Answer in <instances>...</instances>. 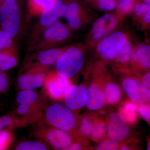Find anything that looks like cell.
<instances>
[{
    "mask_svg": "<svg viewBox=\"0 0 150 150\" xmlns=\"http://www.w3.org/2000/svg\"><path fill=\"white\" fill-rule=\"evenodd\" d=\"M88 48L86 44L81 43L68 46L55 65L56 74L69 79L77 74L83 66Z\"/></svg>",
    "mask_w": 150,
    "mask_h": 150,
    "instance_id": "6da1fadb",
    "label": "cell"
},
{
    "mask_svg": "<svg viewBox=\"0 0 150 150\" xmlns=\"http://www.w3.org/2000/svg\"><path fill=\"white\" fill-rule=\"evenodd\" d=\"M73 32L67 24L58 21L41 30L33 48L38 51L59 46L70 40Z\"/></svg>",
    "mask_w": 150,
    "mask_h": 150,
    "instance_id": "7a4b0ae2",
    "label": "cell"
},
{
    "mask_svg": "<svg viewBox=\"0 0 150 150\" xmlns=\"http://www.w3.org/2000/svg\"><path fill=\"white\" fill-rule=\"evenodd\" d=\"M40 121L69 132L74 130L76 121L74 113L64 105L56 103L45 108Z\"/></svg>",
    "mask_w": 150,
    "mask_h": 150,
    "instance_id": "3957f363",
    "label": "cell"
},
{
    "mask_svg": "<svg viewBox=\"0 0 150 150\" xmlns=\"http://www.w3.org/2000/svg\"><path fill=\"white\" fill-rule=\"evenodd\" d=\"M122 21L115 13H107L93 23L85 39L89 48H94L100 41L114 32Z\"/></svg>",
    "mask_w": 150,
    "mask_h": 150,
    "instance_id": "277c9868",
    "label": "cell"
},
{
    "mask_svg": "<svg viewBox=\"0 0 150 150\" xmlns=\"http://www.w3.org/2000/svg\"><path fill=\"white\" fill-rule=\"evenodd\" d=\"M33 132L34 137L55 149L66 150L73 143L71 135L67 131L38 121Z\"/></svg>",
    "mask_w": 150,
    "mask_h": 150,
    "instance_id": "5b68a950",
    "label": "cell"
},
{
    "mask_svg": "<svg viewBox=\"0 0 150 150\" xmlns=\"http://www.w3.org/2000/svg\"><path fill=\"white\" fill-rule=\"evenodd\" d=\"M129 36V33L123 31L112 32L95 46L97 55L105 62L113 61Z\"/></svg>",
    "mask_w": 150,
    "mask_h": 150,
    "instance_id": "8992f818",
    "label": "cell"
},
{
    "mask_svg": "<svg viewBox=\"0 0 150 150\" xmlns=\"http://www.w3.org/2000/svg\"><path fill=\"white\" fill-rule=\"evenodd\" d=\"M18 78L17 83L20 89L34 90L43 86L48 68L36 64L27 63Z\"/></svg>",
    "mask_w": 150,
    "mask_h": 150,
    "instance_id": "52a82bcc",
    "label": "cell"
},
{
    "mask_svg": "<svg viewBox=\"0 0 150 150\" xmlns=\"http://www.w3.org/2000/svg\"><path fill=\"white\" fill-rule=\"evenodd\" d=\"M0 23L2 30L12 38L16 35L20 25V13L15 1H3L0 5Z\"/></svg>",
    "mask_w": 150,
    "mask_h": 150,
    "instance_id": "ba28073f",
    "label": "cell"
},
{
    "mask_svg": "<svg viewBox=\"0 0 150 150\" xmlns=\"http://www.w3.org/2000/svg\"><path fill=\"white\" fill-rule=\"evenodd\" d=\"M64 16L67 25L73 31L82 29L93 19L92 13L88 9L75 2H71L66 5Z\"/></svg>",
    "mask_w": 150,
    "mask_h": 150,
    "instance_id": "9c48e42d",
    "label": "cell"
},
{
    "mask_svg": "<svg viewBox=\"0 0 150 150\" xmlns=\"http://www.w3.org/2000/svg\"><path fill=\"white\" fill-rule=\"evenodd\" d=\"M121 84L123 91L131 101L139 104L149 102L150 90L137 79L125 77L122 79Z\"/></svg>",
    "mask_w": 150,
    "mask_h": 150,
    "instance_id": "30bf717a",
    "label": "cell"
},
{
    "mask_svg": "<svg viewBox=\"0 0 150 150\" xmlns=\"http://www.w3.org/2000/svg\"><path fill=\"white\" fill-rule=\"evenodd\" d=\"M71 85L69 79L62 77L55 71L48 72L43 86L45 94L52 99H63L64 95Z\"/></svg>",
    "mask_w": 150,
    "mask_h": 150,
    "instance_id": "8fae6325",
    "label": "cell"
},
{
    "mask_svg": "<svg viewBox=\"0 0 150 150\" xmlns=\"http://www.w3.org/2000/svg\"><path fill=\"white\" fill-rule=\"evenodd\" d=\"M130 133L126 120L121 113L113 112L108 119L107 134L109 139L121 142L129 137Z\"/></svg>",
    "mask_w": 150,
    "mask_h": 150,
    "instance_id": "7c38bea8",
    "label": "cell"
},
{
    "mask_svg": "<svg viewBox=\"0 0 150 150\" xmlns=\"http://www.w3.org/2000/svg\"><path fill=\"white\" fill-rule=\"evenodd\" d=\"M87 98V90L84 86L71 85L65 92L63 99L65 105L74 111L86 106Z\"/></svg>",
    "mask_w": 150,
    "mask_h": 150,
    "instance_id": "4fadbf2b",
    "label": "cell"
},
{
    "mask_svg": "<svg viewBox=\"0 0 150 150\" xmlns=\"http://www.w3.org/2000/svg\"><path fill=\"white\" fill-rule=\"evenodd\" d=\"M131 67L137 71H148L150 68V47L149 43L141 42L134 45Z\"/></svg>",
    "mask_w": 150,
    "mask_h": 150,
    "instance_id": "5bb4252c",
    "label": "cell"
},
{
    "mask_svg": "<svg viewBox=\"0 0 150 150\" xmlns=\"http://www.w3.org/2000/svg\"><path fill=\"white\" fill-rule=\"evenodd\" d=\"M66 5L62 0H52V1L39 15V23L41 27L45 28L59 21L64 16Z\"/></svg>",
    "mask_w": 150,
    "mask_h": 150,
    "instance_id": "9a60e30c",
    "label": "cell"
},
{
    "mask_svg": "<svg viewBox=\"0 0 150 150\" xmlns=\"http://www.w3.org/2000/svg\"><path fill=\"white\" fill-rule=\"evenodd\" d=\"M68 46L51 48L40 50L35 55L34 63L43 67L48 68L51 66L56 65L60 56L68 47Z\"/></svg>",
    "mask_w": 150,
    "mask_h": 150,
    "instance_id": "2e32d148",
    "label": "cell"
},
{
    "mask_svg": "<svg viewBox=\"0 0 150 150\" xmlns=\"http://www.w3.org/2000/svg\"><path fill=\"white\" fill-rule=\"evenodd\" d=\"M86 107L88 110H96L102 108L106 101L103 90L96 83L92 84L87 90Z\"/></svg>",
    "mask_w": 150,
    "mask_h": 150,
    "instance_id": "e0dca14e",
    "label": "cell"
},
{
    "mask_svg": "<svg viewBox=\"0 0 150 150\" xmlns=\"http://www.w3.org/2000/svg\"><path fill=\"white\" fill-rule=\"evenodd\" d=\"M18 62L17 53L14 46L0 51V71H6L16 67Z\"/></svg>",
    "mask_w": 150,
    "mask_h": 150,
    "instance_id": "ac0fdd59",
    "label": "cell"
},
{
    "mask_svg": "<svg viewBox=\"0 0 150 150\" xmlns=\"http://www.w3.org/2000/svg\"><path fill=\"white\" fill-rule=\"evenodd\" d=\"M133 46L134 45L129 36L124 46L113 60L115 65L120 71L127 70L126 67L129 66L131 62Z\"/></svg>",
    "mask_w": 150,
    "mask_h": 150,
    "instance_id": "d6986e66",
    "label": "cell"
},
{
    "mask_svg": "<svg viewBox=\"0 0 150 150\" xmlns=\"http://www.w3.org/2000/svg\"><path fill=\"white\" fill-rule=\"evenodd\" d=\"M16 100L18 104L28 105L43 104L39 94L34 90H21L16 95Z\"/></svg>",
    "mask_w": 150,
    "mask_h": 150,
    "instance_id": "ffe728a7",
    "label": "cell"
},
{
    "mask_svg": "<svg viewBox=\"0 0 150 150\" xmlns=\"http://www.w3.org/2000/svg\"><path fill=\"white\" fill-rule=\"evenodd\" d=\"M30 123L29 119L23 116L17 118L13 115L8 114L0 117V132L6 129H13L16 127H21Z\"/></svg>",
    "mask_w": 150,
    "mask_h": 150,
    "instance_id": "44dd1931",
    "label": "cell"
},
{
    "mask_svg": "<svg viewBox=\"0 0 150 150\" xmlns=\"http://www.w3.org/2000/svg\"><path fill=\"white\" fill-rule=\"evenodd\" d=\"M103 91L107 104H116L121 99L122 96L121 89L117 84L113 82H108L105 84Z\"/></svg>",
    "mask_w": 150,
    "mask_h": 150,
    "instance_id": "7402d4cb",
    "label": "cell"
},
{
    "mask_svg": "<svg viewBox=\"0 0 150 150\" xmlns=\"http://www.w3.org/2000/svg\"><path fill=\"white\" fill-rule=\"evenodd\" d=\"M50 146L42 140L24 141L20 142L15 147L16 150H47Z\"/></svg>",
    "mask_w": 150,
    "mask_h": 150,
    "instance_id": "603a6c76",
    "label": "cell"
},
{
    "mask_svg": "<svg viewBox=\"0 0 150 150\" xmlns=\"http://www.w3.org/2000/svg\"><path fill=\"white\" fill-rule=\"evenodd\" d=\"M136 0H119L116 5L115 13L123 22L126 17L130 14L135 5Z\"/></svg>",
    "mask_w": 150,
    "mask_h": 150,
    "instance_id": "cb8c5ba5",
    "label": "cell"
},
{
    "mask_svg": "<svg viewBox=\"0 0 150 150\" xmlns=\"http://www.w3.org/2000/svg\"><path fill=\"white\" fill-rule=\"evenodd\" d=\"M52 0H30L29 13L30 16L39 15L51 4Z\"/></svg>",
    "mask_w": 150,
    "mask_h": 150,
    "instance_id": "d4e9b609",
    "label": "cell"
},
{
    "mask_svg": "<svg viewBox=\"0 0 150 150\" xmlns=\"http://www.w3.org/2000/svg\"><path fill=\"white\" fill-rule=\"evenodd\" d=\"M12 129H6L0 132V150H6L11 146L13 141Z\"/></svg>",
    "mask_w": 150,
    "mask_h": 150,
    "instance_id": "484cf974",
    "label": "cell"
},
{
    "mask_svg": "<svg viewBox=\"0 0 150 150\" xmlns=\"http://www.w3.org/2000/svg\"><path fill=\"white\" fill-rule=\"evenodd\" d=\"M92 5L98 10L110 11L116 8L115 0H90Z\"/></svg>",
    "mask_w": 150,
    "mask_h": 150,
    "instance_id": "4316f807",
    "label": "cell"
},
{
    "mask_svg": "<svg viewBox=\"0 0 150 150\" xmlns=\"http://www.w3.org/2000/svg\"><path fill=\"white\" fill-rule=\"evenodd\" d=\"M107 132L106 124L102 122H98L93 124L91 136L95 140H99L105 136Z\"/></svg>",
    "mask_w": 150,
    "mask_h": 150,
    "instance_id": "83f0119b",
    "label": "cell"
},
{
    "mask_svg": "<svg viewBox=\"0 0 150 150\" xmlns=\"http://www.w3.org/2000/svg\"><path fill=\"white\" fill-rule=\"evenodd\" d=\"M149 10H150V6L144 3H138L135 4L130 14L132 15L134 20L137 22L144 14Z\"/></svg>",
    "mask_w": 150,
    "mask_h": 150,
    "instance_id": "f1b7e54d",
    "label": "cell"
},
{
    "mask_svg": "<svg viewBox=\"0 0 150 150\" xmlns=\"http://www.w3.org/2000/svg\"><path fill=\"white\" fill-rule=\"evenodd\" d=\"M93 123L88 118H83L81 121L79 130L81 134L85 137L91 136Z\"/></svg>",
    "mask_w": 150,
    "mask_h": 150,
    "instance_id": "f546056e",
    "label": "cell"
},
{
    "mask_svg": "<svg viewBox=\"0 0 150 150\" xmlns=\"http://www.w3.org/2000/svg\"><path fill=\"white\" fill-rule=\"evenodd\" d=\"M119 149L118 142L112 140H105L97 146L96 150H116Z\"/></svg>",
    "mask_w": 150,
    "mask_h": 150,
    "instance_id": "4dcf8cb0",
    "label": "cell"
},
{
    "mask_svg": "<svg viewBox=\"0 0 150 150\" xmlns=\"http://www.w3.org/2000/svg\"><path fill=\"white\" fill-rule=\"evenodd\" d=\"M9 86V80L7 75L5 72L0 71V94L7 91Z\"/></svg>",
    "mask_w": 150,
    "mask_h": 150,
    "instance_id": "1f68e13d",
    "label": "cell"
},
{
    "mask_svg": "<svg viewBox=\"0 0 150 150\" xmlns=\"http://www.w3.org/2000/svg\"><path fill=\"white\" fill-rule=\"evenodd\" d=\"M123 112L125 114V116H123L125 119L132 121V120H134L135 118L136 115V106L135 105L131 104V103H128L126 104L124 107Z\"/></svg>",
    "mask_w": 150,
    "mask_h": 150,
    "instance_id": "d6a6232c",
    "label": "cell"
},
{
    "mask_svg": "<svg viewBox=\"0 0 150 150\" xmlns=\"http://www.w3.org/2000/svg\"><path fill=\"white\" fill-rule=\"evenodd\" d=\"M12 40L3 31L0 30V51L8 48L12 45Z\"/></svg>",
    "mask_w": 150,
    "mask_h": 150,
    "instance_id": "836d02e7",
    "label": "cell"
},
{
    "mask_svg": "<svg viewBox=\"0 0 150 150\" xmlns=\"http://www.w3.org/2000/svg\"><path fill=\"white\" fill-rule=\"evenodd\" d=\"M140 105L138 110L139 112L140 115L142 116V118L147 122L148 123H150V106L148 105L142 104Z\"/></svg>",
    "mask_w": 150,
    "mask_h": 150,
    "instance_id": "e575fe53",
    "label": "cell"
},
{
    "mask_svg": "<svg viewBox=\"0 0 150 150\" xmlns=\"http://www.w3.org/2000/svg\"><path fill=\"white\" fill-rule=\"evenodd\" d=\"M137 22L141 25L142 29H149L150 25V10L144 14Z\"/></svg>",
    "mask_w": 150,
    "mask_h": 150,
    "instance_id": "d590c367",
    "label": "cell"
},
{
    "mask_svg": "<svg viewBox=\"0 0 150 150\" xmlns=\"http://www.w3.org/2000/svg\"><path fill=\"white\" fill-rule=\"evenodd\" d=\"M141 83L145 86L150 88V73L148 71L142 77Z\"/></svg>",
    "mask_w": 150,
    "mask_h": 150,
    "instance_id": "8d00e7d4",
    "label": "cell"
},
{
    "mask_svg": "<svg viewBox=\"0 0 150 150\" xmlns=\"http://www.w3.org/2000/svg\"><path fill=\"white\" fill-rule=\"evenodd\" d=\"M82 149V147L78 143H72L66 149V150H80Z\"/></svg>",
    "mask_w": 150,
    "mask_h": 150,
    "instance_id": "74e56055",
    "label": "cell"
},
{
    "mask_svg": "<svg viewBox=\"0 0 150 150\" xmlns=\"http://www.w3.org/2000/svg\"><path fill=\"white\" fill-rule=\"evenodd\" d=\"M119 149L120 150H130V148L129 147V146H122L120 148H119Z\"/></svg>",
    "mask_w": 150,
    "mask_h": 150,
    "instance_id": "f35d334b",
    "label": "cell"
},
{
    "mask_svg": "<svg viewBox=\"0 0 150 150\" xmlns=\"http://www.w3.org/2000/svg\"><path fill=\"white\" fill-rule=\"evenodd\" d=\"M144 1V3L147 5L150 6V0H143Z\"/></svg>",
    "mask_w": 150,
    "mask_h": 150,
    "instance_id": "ab89813d",
    "label": "cell"
},
{
    "mask_svg": "<svg viewBox=\"0 0 150 150\" xmlns=\"http://www.w3.org/2000/svg\"><path fill=\"white\" fill-rule=\"evenodd\" d=\"M16 0H1L2 1H15Z\"/></svg>",
    "mask_w": 150,
    "mask_h": 150,
    "instance_id": "60d3db41",
    "label": "cell"
},
{
    "mask_svg": "<svg viewBox=\"0 0 150 150\" xmlns=\"http://www.w3.org/2000/svg\"><path fill=\"white\" fill-rule=\"evenodd\" d=\"M2 107V104L0 102V109H1V108Z\"/></svg>",
    "mask_w": 150,
    "mask_h": 150,
    "instance_id": "b9f144b4",
    "label": "cell"
},
{
    "mask_svg": "<svg viewBox=\"0 0 150 150\" xmlns=\"http://www.w3.org/2000/svg\"><path fill=\"white\" fill-rule=\"evenodd\" d=\"M0 1H1V0H0Z\"/></svg>",
    "mask_w": 150,
    "mask_h": 150,
    "instance_id": "7bdbcfd3",
    "label": "cell"
}]
</instances>
